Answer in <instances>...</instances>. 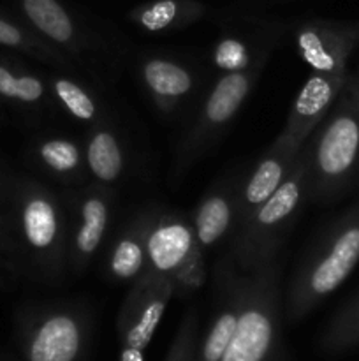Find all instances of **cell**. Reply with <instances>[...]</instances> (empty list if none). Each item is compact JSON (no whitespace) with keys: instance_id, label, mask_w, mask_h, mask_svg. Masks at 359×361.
Masks as SVG:
<instances>
[{"instance_id":"e0dca14e","label":"cell","mask_w":359,"mask_h":361,"mask_svg":"<svg viewBox=\"0 0 359 361\" xmlns=\"http://www.w3.org/2000/svg\"><path fill=\"white\" fill-rule=\"evenodd\" d=\"M141 83L153 104L165 115L176 111L192 95L197 76L189 66L169 56H148L139 67Z\"/></svg>"},{"instance_id":"3957f363","label":"cell","mask_w":359,"mask_h":361,"mask_svg":"<svg viewBox=\"0 0 359 361\" xmlns=\"http://www.w3.org/2000/svg\"><path fill=\"white\" fill-rule=\"evenodd\" d=\"M308 148L303 147L291 171L273 196L232 235L225 257L241 274H252L278 259L282 245L292 231L303 201L308 197Z\"/></svg>"},{"instance_id":"6da1fadb","label":"cell","mask_w":359,"mask_h":361,"mask_svg":"<svg viewBox=\"0 0 359 361\" xmlns=\"http://www.w3.org/2000/svg\"><path fill=\"white\" fill-rule=\"evenodd\" d=\"M359 263V204L329 226L299 263L284 295L287 321H299L336 291Z\"/></svg>"},{"instance_id":"603a6c76","label":"cell","mask_w":359,"mask_h":361,"mask_svg":"<svg viewBox=\"0 0 359 361\" xmlns=\"http://www.w3.org/2000/svg\"><path fill=\"white\" fill-rule=\"evenodd\" d=\"M49 90H51V97L62 106L63 111L69 113L77 122L94 126L101 120L102 113L97 101L77 81L55 74V76L49 78Z\"/></svg>"},{"instance_id":"f1b7e54d","label":"cell","mask_w":359,"mask_h":361,"mask_svg":"<svg viewBox=\"0 0 359 361\" xmlns=\"http://www.w3.org/2000/svg\"><path fill=\"white\" fill-rule=\"evenodd\" d=\"M118 361H144V351L132 348H122Z\"/></svg>"},{"instance_id":"cb8c5ba5","label":"cell","mask_w":359,"mask_h":361,"mask_svg":"<svg viewBox=\"0 0 359 361\" xmlns=\"http://www.w3.org/2000/svg\"><path fill=\"white\" fill-rule=\"evenodd\" d=\"M0 95L25 106H39L48 101V85L35 74L16 73L0 63Z\"/></svg>"},{"instance_id":"5bb4252c","label":"cell","mask_w":359,"mask_h":361,"mask_svg":"<svg viewBox=\"0 0 359 361\" xmlns=\"http://www.w3.org/2000/svg\"><path fill=\"white\" fill-rule=\"evenodd\" d=\"M196 247L192 221L176 212L155 210L146 238V271L172 277Z\"/></svg>"},{"instance_id":"9c48e42d","label":"cell","mask_w":359,"mask_h":361,"mask_svg":"<svg viewBox=\"0 0 359 361\" xmlns=\"http://www.w3.org/2000/svg\"><path fill=\"white\" fill-rule=\"evenodd\" d=\"M113 190L104 183H90L77 192L70 217L69 270L81 275L106 238L113 214Z\"/></svg>"},{"instance_id":"4316f807","label":"cell","mask_w":359,"mask_h":361,"mask_svg":"<svg viewBox=\"0 0 359 361\" xmlns=\"http://www.w3.org/2000/svg\"><path fill=\"white\" fill-rule=\"evenodd\" d=\"M197 351V316L190 310L183 319L165 361H194Z\"/></svg>"},{"instance_id":"f546056e","label":"cell","mask_w":359,"mask_h":361,"mask_svg":"<svg viewBox=\"0 0 359 361\" xmlns=\"http://www.w3.org/2000/svg\"><path fill=\"white\" fill-rule=\"evenodd\" d=\"M352 78H354L355 81H359V71H358V74H355V76H352Z\"/></svg>"},{"instance_id":"7a4b0ae2","label":"cell","mask_w":359,"mask_h":361,"mask_svg":"<svg viewBox=\"0 0 359 361\" xmlns=\"http://www.w3.org/2000/svg\"><path fill=\"white\" fill-rule=\"evenodd\" d=\"M308 145V197H338L359 176V81L348 76Z\"/></svg>"},{"instance_id":"30bf717a","label":"cell","mask_w":359,"mask_h":361,"mask_svg":"<svg viewBox=\"0 0 359 361\" xmlns=\"http://www.w3.org/2000/svg\"><path fill=\"white\" fill-rule=\"evenodd\" d=\"M358 42L359 25L313 20L296 28V49L312 73L347 74Z\"/></svg>"},{"instance_id":"8fae6325","label":"cell","mask_w":359,"mask_h":361,"mask_svg":"<svg viewBox=\"0 0 359 361\" xmlns=\"http://www.w3.org/2000/svg\"><path fill=\"white\" fill-rule=\"evenodd\" d=\"M305 145H298L289 140L284 134H278L277 140L270 145L256 168L250 171L246 178H243L241 190H239L238 215H236L234 235L241 226L250 221L253 214L273 196L275 190L282 185L285 176L291 171L296 157Z\"/></svg>"},{"instance_id":"44dd1931","label":"cell","mask_w":359,"mask_h":361,"mask_svg":"<svg viewBox=\"0 0 359 361\" xmlns=\"http://www.w3.org/2000/svg\"><path fill=\"white\" fill-rule=\"evenodd\" d=\"M35 157L42 169L65 183L83 182L88 173L84 161V147L70 137H48L35 148Z\"/></svg>"},{"instance_id":"2e32d148","label":"cell","mask_w":359,"mask_h":361,"mask_svg":"<svg viewBox=\"0 0 359 361\" xmlns=\"http://www.w3.org/2000/svg\"><path fill=\"white\" fill-rule=\"evenodd\" d=\"M20 6L35 34L58 51L74 60L88 48L83 30L60 0H20Z\"/></svg>"},{"instance_id":"7c38bea8","label":"cell","mask_w":359,"mask_h":361,"mask_svg":"<svg viewBox=\"0 0 359 361\" xmlns=\"http://www.w3.org/2000/svg\"><path fill=\"white\" fill-rule=\"evenodd\" d=\"M215 274L218 286V307L206 337L197 348L194 361H222L234 334L239 310L246 295L248 274L236 270L227 257L217 264Z\"/></svg>"},{"instance_id":"ba28073f","label":"cell","mask_w":359,"mask_h":361,"mask_svg":"<svg viewBox=\"0 0 359 361\" xmlns=\"http://www.w3.org/2000/svg\"><path fill=\"white\" fill-rule=\"evenodd\" d=\"M175 296L171 277L143 274L127 295L118 314V334L122 348L144 351L153 338L158 323Z\"/></svg>"},{"instance_id":"d6986e66","label":"cell","mask_w":359,"mask_h":361,"mask_svg":"<svg viewBox=\"0 0 359 361\" xmlns=\"http://www.w3.org/2000/svg\"><path fill=\"white\" fill-rule=\"evenodd\" d=\"M206 11V6L199 0H150L134 7L129 20L148 34H160L190 27Z\"/></svg>"},{"instance_id":"277c9868","label":"cell","mask_w":359,"mask_h":361,"mask_svg":"<svg viewBox=\"0 0 359 361\" xmlns=\"http://www.w3.org/2000/svg\"><path fill=\"white\" fill-rule=\"evenodd\" d=\"M16 228L25 257L42 279L62 281L69 268L70 217L53 190L25 180L16 190Z\"/></svg>"},{"instance_id":"9a60e30c","label":"cell","mask_w":359,"mask_h":361,"mask_svg":"<svg viewBox=\"0 0 359 361\" xmlns=\"http://www.w3.org/2000/svg\"><path fill=\"white\" fill-rule=\"evenodd\" d=\"M243 176L234 175L218 180L196 207L192 215L194 235L199 249L204 254L215 245L232 236L238 215L239 190Z\"/></svg>"},{"instance_id":"d4e9b609","label":"cell","mask_w":359,"mask_h":361,"mask_svg":"<svg viewBox=\"0 0 359 361\" xmlns=\"http://www.w3.org/2000/svg\"><path fill=\"white\" fill-rule=\"evenodd\" d=\"M206 254L199 249V245L190 252V256L183 261L182 267L175 271L171 277L172 289H175V296L180 298H187V296L194 295L199 291L206 282V261H204Z\"/></svg>"},{"instance_id":"8992f818","label":"cell","mask_w":359,"mask_h":361,"mask_svg":"<svg viewBox=\"0 0 359 361\" xmlns=\"http://www.w3.org/2000/svg\"><path fill=\"white\" fill-rule=\"evenodd\" d=\"M271 49L273 46L264 49L246 69L224 73L211 87L192 129L187 133L185 140L180 145L178 164H176L178 171H183L192 162H196L211 147V143L222 136L225 127L238 115L239 108L264 71Z\"/></svg>"},{"instance_id":"ffe728a7","label":"cell","mask_w":359,"mask_h":361,"mask_svg":"<svg viewBox=\"0 0 359 361\" xmlns=\"http://www.w3.org/2000/svg\"><path fill=\"white\" fill-rule=\"evenodd\" d=\"M84 161L87 169L95 182L113 185L122 178L125 171V154L118 134L99 120L90 127L84 143Z\"/></svg>"},{"instance_id":"484cf974","label":"cell","mask_w":359,"mask_h":361,"mask_svg":"<svg viewBox=\"0 0 359 361\" xmlns=\"http://www.w3.org/2000/svg\"><path fill=\"white\" fill-rule=\"evenodd\" d=\"M267 48H271V46H267ZM267 48H264V49H267ZM257 56H253V59L250 56L245 41H241V39H238V37H225L217 44V51H215V62H217V66L220 67V69H224V73H231V71L246 69V67H248L250 63L257 59Z\"/></svg>"},{"instance_id":"4fadbf2b","label":"cell","mask_w":359,"mask_h":361,"mask_svg":"<svg viewBox=\"0 0 359 361\" xmlns=\"http://www.w3.org/2000/svg\"><path fill=\"white\" fill-rule=\"evenodd\" d=\"M347 80L348 74H310L296 101L292 102L282 134L294 143L306 145L333 108Z\"/></svg>"},{"instance_id":"ac0fdd59","label":"cell","mask_w":359,"mask_h":361,"mask_svg":"<svg viewBox=\"0 0 359 361\" xmlns=\"http://www.w3.org/2000/svg\"><path fill=\"white\" fill-rule=\"evenodd\" d=\"M155 210L134 215L109 249L106 271L111 281L136 282L146 271V238Z\"/></svg>"},{"instance_id":"5b68a950","label":"cell","mask_w":359,"mask_h":361,"mask_svg":"<svg viewBox=\"0 0 359 361\" xmlns=\"http://www.w3.org/2000/svg\"><path fill=\"white\" fill-rule=\"evenodd\" d=\"M284 291L278 259L248 274L238 323L222 361H270L280 342Z\"/></svg>"},{"instance_id":"83f0119b","label":"cell","mask_w":359,"mask_h":361,"mask_svg":"<svg viewBox=\"0 0 359 361\" xmlns=\"http://www.w3.org/2000/svg\"><path fill=\"white\" fill-rule=\"evenodd\" d=\"M359 331V296L336 317L329 331L331 342H341Z\"/></svg>"},{"instance_id":"7402d4cb","label":"cell","mask_w":359,"mask_h":361,"mask_svg":"<svg viewBox=\"0 0 359 361\" xmlns=\"http://www.w3.org/2000/svg\"><path fill=\"white\" fill-rule=\"evenodd\" d=\"M0 46L6 48L20 49V51L28 53V55L35 56L41 62L51 63V66H58L60 69L73 71L74 69V60L67 56L65 53L58 51L53 48L49 42H46L35 32L27 30L21 25L14 23V21L6 20L0 16Z\"/></svg>"},{"instance_id":"52a82bcc","label":"cell","mask_w":359,"mask_h":361,"mask_svg":"<svg viewBox=\"0 0 359 361\" xmlns=\"http://www.w3.org/2000/svg\"><path fill=\"white\" fill-rule=\"evenodd\" d=\"M87 312L77 305L46 307L32 323L27 337L28 361H80L87 344Z\"/></svg>"}]
</instances>
